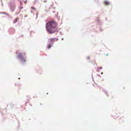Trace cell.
<instances>
[{
    "label": "cell",
    "mask_w": 131,
    "mask_h": 131,
    "mask_svg": "<svg viewBox=\"0 0 131 131\" xmlns=\"http://www.w3.org/2000/svg\"><path fill=\"white\" fill-rule=\"evenodd\" d=\"M46 28L50 33H54L57 29V23L54 21H50L47 24Z\"/></svg>",
    "instance_id": "1"
}]
</instances>
